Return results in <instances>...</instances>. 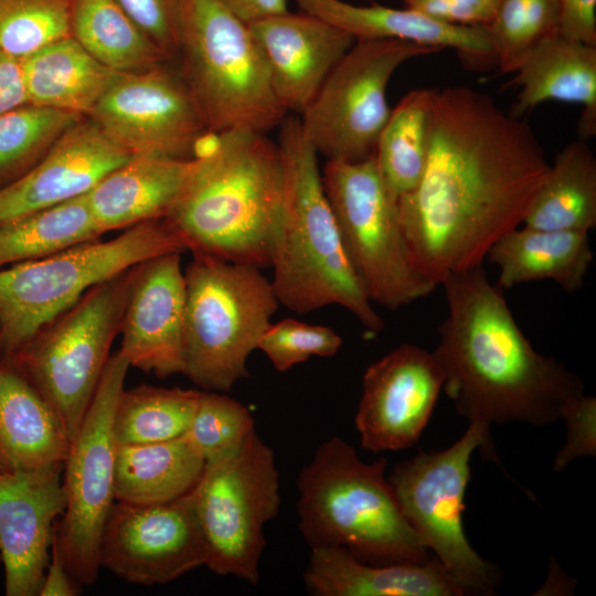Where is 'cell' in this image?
I'll return each mask as SVG.
<instances>
[{
    "label": "cell",
    "instance_id": "6da1fadb",
    "mask_svg": "<svg viewBox=\"0 0 596 596\" xmlns=\"http://www.w3.org/2000/svg\"><path fill=\"white\" fill-rule=\"evenodd\" d=\"M549 167L531 127L490 96L436 89L422 178L398 198L417 270L438 286L482 265L493 243L522 225Z\"/></svg>",
    "mask_w": 596,
    "mask_h": 596
},
{
    "label": "cell",
    "instance_id": "7a4b0ae2",
    "mask_svg": "<svg viewBox=\"0 0 596 596\" xmlns=\"http://www.w3.org/2000/svg\"><path fill=\"white\" fill-rule=\"evenodd\" d=\"M441 285L447 316L433 354L458 414L488 427L560 421L565 406L584 394L583 380L533 348L482 265L453 274Z\"/></svg>",
    "mask_w": 596,
    "mask_h": 596
},
{
    "label": "cell",
    "instance_id": "3957f363",
    "mask_svg": "<svg viewBox=\"0 0 596 596\" xmlns=\"http://www.w3.org/2000/svg\"><path fill=\"white\" fill-rule=\"evenodd\" d=\"M198 155V170L163 220L192 253L269 266L284 194L278 145L234 130L214 135Z\"/></svg>",
    "mask_w": 596,
    "mask_h": 596
},
{
    "label": "cell",
    "instance_id": "277c9868",
    "mask_svg": "<svg viewBox=\"0 0 596 596\" xmlns=\"http://www.w3.org/2000/svg\"><path fill=\"white\" fill-rule=\"evenodd\" d=\"M277 145L284 194L269 266L279 304L299 313L338 305L369 331L380 332L384 321L347 255L323 189L318 152L305 137L299 117L283 119Z\"/></svg>",
    "mask_w": 596,
    "mask_h": 596
},
{
    "label": "cell",
    "instance_id": "5b68a950",
    "mask_svg": "<svg viewBox=\"0 0 596 596\" xmlns=\"http://www.w3.org/2000/svg\"><path fill=\"white\" fill-rule=\"evenodd\" d=\"M386 465L384 457L363 462L338 436L318 446L297 479L298 526L310 549L340 546L376 565L429 558L396 502Z\"/></svg>",
    "mask_w": 596,
    "mask_h": 596
},
{
    "label": "cell",
    "instance_id": "8992f818",
    "mask_svg": "<svg viewBox=\"0 0 596 596\" xmlns=\"http://www.w3.org/2000/svg\"><path fill=\"white\" fill-rule=\"evenodd\" d=\"M183 372L212 392L247 377V360L279 301L259 267L193 253L184 270Z\"/></svg>",
    "mask_w": 596,
    "mask_h": 596
},
{
    "label": "cell",
    "instance_id": "52a82bcc",
    "mask_svg": "<svg viewBox=\"0 0 596 596\" xmlns=\"http://www.w3.org/2000/svg\"><path fill=\"white\" fill-rule=\"evenodd\" d=\"M184 243L161 220L143 222L108 241H89L0 268V353L9 358L94 286L147 260L183 253Z\"/></svg>",
    "mask_w": 596,
    "mask_h": 596
},
{
    "label": "cell",
    "instance_id": "ba28073f",
    "mask_svg": "<svg viewBox=\"0 0 596 596\" xmlns=\"http://www.w3.org/2000/svg\"><path fill=\"white\" fill-rule=\"evenodd\" d=\"M178 55L210 132L266 134L288 115L248 26L217 0H185Z\"/></svg>",
    "mask_w": 596,
    "mask_h": 596
},
{
    "label": "cell",
    "instance_id": "9c48e42d",
    "mask_svg": "<svg viewBox=\"0 0 596 596\" xmlns=\"http://www.w3.org/2000/svg\"><path fill=\"white\" fill-rule=\"evenodd\" d=\"M134 270L135 266L91 288L6 358L54 409L71 439L110 358Z\"/></svg>",
    "mask_w": 596,
    "mask_h": 596
},
{
    "label": "cell",
    "instance_id": "30bf717a",
    "mask_svg": "<svg viewBox=\"0 0 596 596\" xmlns=\"http://www.w3.org/2000/svg\"><path fill=\"white\" fill-rule=\"evenodd\" d=\"M190 493L205 544V566L216 575L257 584L264 529L280 507L273 449L254 429L232 451L205 461Z\"/></svg>",
    "mask_w": 596,
    "mask_h": 596
},
{
    "label": "cell",
    "instance_id": "8fae6325",
    "mask_svg": "<svg viewBox=\"0 0 596 596\" xmlns=\"http://www.w3.org/2000/svg\"><path fill=\"white\" fill-rule=\"evenodd\" d=\"M477 448L494 458L489 427L469 423L449 448L419 450L396 465L387 478L403 515L435 553L460 595L493 594L500 576L497 567L472 549L462 526L469 461Z\"/></svg>",
    "mask_w": 596,
    "mask_h": 596
},
{
    "label": "cell",
    "instance_id": "7c38bea8",
    "mask_svg": "<svg viewBox=\"0 0 596 596\" xmlns=\"http://www.w3.org/2000/svg\"><path fill=\"white\" fill-rule=\"evenodd\" d=\"M322 184L347 255L370 300L396 310L436 289L414 266L398 215V199L384 184L374 155L328 160Z\"/></svg>",
    "mask_w": 596,
    "mask_h": 596
},
{
    "label": "cell",
    "instance_id": "4fadbf2b",
    "mask_svg": "<svg viewBox=\"0 0 596 596\" xmlns=\"http://www.w3.org/2000/svg\"><path fill=\"white\" fill-rule=\"evenodd\" d=\"M129 368L120 351L110 355L63 464L66 505L54 540L79 587L94 584L100 570L99 541L115 500L113 418Z\"/></svg>",
    "mask_w": 596,
    "mask_h": 596
},
{
    "label": "cell",
    "instance_id": "5bb4252c",
    "mask_svg": "<svg viewBox=\"0 0 596 596\" xmlns=\"http://www.w3.org/2000/svg\"><path fill=\"white\" fill-rule=\"evenodd\" d=\"M439 50L397 39L356 40L300 115L301 130L328 160L374 155L391 108L386 89L405 62Z\"/></svg>",
    "mask_w": 596,
    "mask_h": 596
},
{
    "label": "cell",
    "instance_id": "9a60e30c",
    "mask_svg": "<svg viewBox=\"0 0 596 596\" xmlns=\"http://www.w3.org/2000/svg\"><path fill=\"white\" fill-rule=\"evenodd\" d=\"M168 63L120 73L87 116L130 155L193 158L212 134L180 71Z\"/></svg>",
    "mask_w": 596,
    "mask_h": 596
},
{
    "label": "cell",
    "instance_id": "2e32d148",
    "mask_svg": "<svg viewBox=\"0 0 596 596\" xmlns=\"http://www.w3.org/2000/svg\"><path fill=\"white\" fill-rule=\"evenodd\" d=\"M98 556L100 568L139 585L167 584L205 566V544L190 491L161 503L114 502Z\"/></svg>",
    "mask_w": 596,
    "mask_h": 596
},
{
    "label": "cell",
    "instance_id": "e0dca14e",
    "mask_svg": "<svg viewBox=\"0 0 596 596\" xmlns=\"http://www.w3.org/2000/svg\"><path fill=\"white\" fill-rule=\"evenodd\" d=\"M443 384L433 352L412 343L371 363L354 418L361 446L373 453L411 447L427 425Z\"/></svg>",
    "mask_w": 596,
    "mask_h": 596
},
{
    "label": "cell",
    "instance_id": "ac0fdd59",
    "mask_svg": "<svg viewBox=\"0 0 596 596\" xmlns=\"http://www.w3.org/2000/svg\"><path fill=\"white\" fill-rule=\"evenodd\" d=\"M66 505L63 464L0 469V555L7 596H39L56 519Z\"/></svg>",
    "mask_w": 596,
    "mask_h": 596
},
{
    "label": "cell",
    "instance_id": "d6986e66",
    "mask_svg": "<svg viewBox=\"0 0 596 596\" xmlns=\"http://www.w3.org/2000/svg\"><path fill=\"white\" fill-rule=\"evenodd\" d=\"M181 254L135 266L119 351L130 366L164 379L183 372L185 279Z\"/></svg>",
    "mask_w": 596,
    "mask_h": 596
},
{
    "label": "cell",
    "instance_id": "ffe728a7",
    "mask_svg": "<svg viewBox=\"0 0 596 596\" xmlns=\"http://www.w3.org/2000/svg\"><path fill=\"white\" fill-rule=\"evenodd\" d=\"M131 156L82 118L35 166L0 188V226L88 193Z\"/></svg>",
    "mask_w": 596,
    "mask_h": 596
},
{
    "label": "cell",
    "instance_id": "44dd1931",
    "mask_svg": "<svg viewBox=\"0 0 596 596\" xmlns=\"http://www.w3.org/2000/svg\"><path fill=\"white\" fill-rule=\"evenodd\" d=\"M266 60L274 93L301 115L355 43V38L310 13L286 12L247 25Z\"/></svg>",
    "mask_w": 596,
    "mask_h": 596
},
{
    "label": "cell",
    "instance_id": "7402d4cb",
    "mask_svg": "<svg viewBox=\"0 0 596 596\" xmlns=\"http://www.w3.org/2000/svg\"><path fill=\"white\" fill-rule=\"evenodd\" d=\"M199 164V155L193 158L132 155L86 193L97 226L105 234L164 219Z\"/></svg>",
    "mask_w": 596,
    "mask_h": 596
},
{
    "label": "cell",
    "instance_id": "603a6c76",
    "mask_svg": "<svg viewBox=\"0 0 596 596\" xmlns=\"http://www.w3.org/2000/svg\"><path fill=\"white\" fill-rule=\"evenodd\" d=\"M304 12L349 32L355 40L397 39L437 50L454 49L468 62L496 61L487 26L450 25L409 8L356 6L341 0H296Z\"/></svg>",
    "mask_w": 596,
    "mask_h": 596
},
{
    "label": "cell",
    "instance_id": "cb8c5ba5",
    "mask_svg": "<svg viewBox=\"0 0 596 596\" xmlns=\"http://www.w3.org/2000/svg\"><path fill=\"white\" fill-rule=\"evenodd\" d=\"M304 581L317 596H458L437 557L376 565L340 546L312 547Z\"/></svg>",
    "mask_w": 596,
    "mask_h": 596
},
{
    "label": "cell",
    "instance_id": "d4e9b609",
    "mask_svg": "<svg viewBox=\"0 0 596 596\" xmlns=\"http://www.w3.org/2000/svg\"><path fill=\"white\" fill-rule=\"evenodd\" d=\"M71 438L22 373L0 358V467L34 471L64 464Z\"/></svg>",
    "mask_w": 596,
    "mask_h": 596
},
{
    "label": "cell",
    "instance_id": "484cf974",
    "mask_svg": "<svg viewBox=\"0 0 596 596\" xmlns=\"http://www.w3.org/2000/svg\"><path fill=\"white\" fill-rule=\"evenodd\" d=\"M520 87L512 115L521 116L546 100L583 106L581 139L596 135V46L561 33L540 43L515 72Z\"/></svg>",
    "mask_w": 596,
    "mask_h": 596
},
{
    "label": "cell",
    "instance_id": "4316f807",
    "mask_svg": "<svg viewBox=\"0 0 596 596\" xmlns=\"http://www.w3.org/2000/svg\"><path fill=\"white\" fill-rule=\"evenodd\" d=\"M589 233L541 230L520 225L498 238L488 251L499 269L497 286L552 280L564 291L582 289L594 262Z\"/></svg>",
    "mask_w": 596,
    "mask_h": 596
},
{
    "label": "cell",
    "instance_id": "83f0119b",
    "mask_svg": "<svg viewBox=\"0 0 596 596\" xmlns=\"http://www.w3.org/2000/svg\"><path fill=\"white\" fill-rule=\"evenodd\" d=\"M29 104L87 117L119 76L73 36L54 41L20 60Z\"/></svg>",
    "mask_w": 596,
    "mask_h": 596
},
{
    "label": "cell",
    "instance_id": "f1b7e54d",
    "mask_svg": "<svg viewBox=\"0 0 596 596\" xmlns=\"http://www.w3.org/2000/svg\"><path fill=\"white\" fill-rule=\"evenodd\" d=\"M204 465L184 435L160 443L116 445L115 500L135 504L174 500L194 487Z\"/></svg>",
    "mask_w": 596,
    "mask_h": 596
},
{
    "label": "cell",
    "instance_id": "f546056e",
    "mask_svg": "<svg viewBox=\"0 0 596 596\" xmlns=\"http://www.w3.org/2000/svg\"><path fill=\"white\" fill-rule=\"evenodd\" d=\"M522 225L585 233L596 228V158L585 140L567 143L550 163Z\"/></svg>",
    "mask_w": 596,
    "mask_h": 596
},
{
    "label": "cell",
    "instance_id": "4dcf8cb0",
    "mask_svg": "<svg viewBox=\"0 0 596 596\" xmlns=\"http://www.w3.org/2000/svg\"><path fill=\"white\" fill-rule=\"evenodd\" d=\"M71 36L98 62L120 73L171 61L116 0H72Z\"/></svg>",
    "mask_w": 596,
    "mask_h": 596
},
{
    "label": "cell",
    "instance_id": "1f68e13d",
    "mask_svg": "<svg viewBox=\"0 0 596 596\" xmlns=\"http://www.w3.org/2000/svg\"><path fill=\"white\" fill-rule=\"evenodd\" d=\"M435 88L406 94L391 110L374 151L380 175L395 196L412 191L419 182L428 153L429 120Z\"/></svg>",
    "mask_w": 596,
    "mask_h": 596
},
{
    "label": "cell",
    "instance_id": "d6a6232c",
    "mask_svg": "<svg viewBox=\"0 0 596 596\" xmlns=\"http://www.w3.org/2000/svg\"><path fill=\"white\" fill-rule=\"evenodd\" d=\"M86 194L0 226V268L98 240Z\"/></svg>",
    "mask_w": 596,
    "mask_h": 596
},
{
    "label": "cell",
    "instance_id": "836d02e7",
    "mask_svg": "<svg viewBox=\"0 0 596 596\" xmlns=\"http://www.w3.org/2000/svg\"><path fill=\"white\" fill-rule=\"evenodd\" d=\"M201 393L152 385L124 389L113 418L116 445L160 443L183 436Z\"/></svg>",
    "mask_w": 596,
    "mask_h": 596
},
{
    "label": "cell",
    "instance_id": "e575fe53",
    "mask_svg": "<svg viewBox=\"0 0 596 596\" xmlns=\"http://www.w3.org/2000/svg\"><path fill=\"white\" fill-rule=\"evenodd\" d=\"M84 117L32 104L0 116V188L35 166Z\"/></svg>",
    "mask_w": 596,
    "mask_h": 596
},
{
    "label": "cell",
    "instance_id": "d590c367",
    "mask_svg": "<svg viewBox=\"0 0 596 596\" xmlns=\"http://www.w3.org/2000/svg\"><path fill=\"white\" fill-rule=\"evenodd\" d=\"M561 21V0H500L487 29L501 72L515 73L540 43L560 33Z\"/></svg>",
    "mask_w": 596,
    "mask_h": 596
},
{
    "label": "cell",
    "instance_id": "8d00e7d4",
    "mask_svg": "<svg viewBox=\"0 0 596 596\" xmlns=\"http://www.w3.org/2000/svg\"><path fill=\"white\" fill-rule=\"evenodd\" d=\"M72 0H0V50L19 60L71 36Z\"/></svg>",
    "mask_w": 596,
    "mask_h": 596
},
{
    "label": "cell",
    "instance_id": "74e56055",
    "mask_svg": "<svg viewBox=\"0 0 596 596\" xmlns=\"http://www.w3.org/2000/svg\"><path fill=\"white\" fill-rule=\"evenodd\" d=\"M254 429V417L244 404L219 392L202 391L184 436L207 461L238 447Z\"/></svg>",
    "mask_w": 596,
    "mask_h": 596
},
{
    "label": "cell",
    "instance_id": "f35d334b",
    "mask_svg": "<svg viewBox=\"0 0 596 596\" xmlns=\"http://www.w3.org/2000/svg\"><path fill=\"white\" fill-rule=\"evenodd\" d=\"M341 345L342 338L331 328L288 318L269 324L257 350L283 373L311 356H333Z\"/></svg>",
    "mask_w": 596,
    "mask_h": 596
},
{
    "label": "cell",
    "instance_id": "ab89813d",
    "mask_svg": "<svg viewBox=\"0 0 596 596\" xmlns=\"http://www.w3.org/2000/svg\"><path fill=\"white\" fill-rule=\"evenodd\" d=\"M171 60L178 56L185 0H116Z\"/></svg>",
    "mask_w": 596,
    "mask_h": 596
},
{
    "label": "cell",
    "instance_id": "60d3db41",
    "mask_svg": "<svg viewBox=\"0 0 596 596\" xmlns=\"http://www.w3.org/2000/svg\"><path fill=\"white\" fill-rule=\"evenodd\" d=\"M566 441L554 459V470L562 471L575 459L596 454V398L581 395L564 408Z\"/></svg>",
    "mask_w": 596,
    "mask_h": 596
},
{
    "label": "cell",
    "instance_id": "b9f144b4",
    "mask_svg": "<svg viewBox=\"0 0 596 596\" xmlns=\"http://www.w3.org/2000/svg\"><path fill=\"white\" fill-rule=\"evenodd\" d=\"M500 0H404L406 8L438 22L461 26H487Z\"/></svg>",
    "mask_w": 596,
    "mask_h": 596
},
{
    "label": "cell",
    "instance_id": "7bdbcfd3",
    "mask_svg": "<svg viewBox=\"0 0 596 596\" xmlns=\"http://www.w3.org/2000/svg\"><path fill=\"white\" fill-rule=\"evenodd\" d=\"M560 33L596 46V0H561Z\"/></svg>",
    "mask_w": 596,
    "mask_h": 596
},
{
    "label": "cell",
    "instance_id": "ee69618b",
    "mask_svg": "<svg viewBox=\"0 0 596 596\" xmlns=\"http://www.w3.org/2000/svg\"><path fill=\"white\" fill-rule=\"evenodd\" d=\"M29 104L21 62L0 50V116Z\"/></svg>",
    "mask_w": 596,
    "mask_h": 596
},
{
    "label": "cell",
    "instance_id": "f6af8a7d",
    "mask_svg": "<svg viewBox=\"0 0 596 596\" xmlns=\"http://www.w3.org/2000/svg\"><path fill=\"white\" fill-rule=\"evenodd\" d=\"M78 592L79 586L68 573L53 535L50 561L39 596H74Z\"/></svg>",
    "mask_w": 596,
    "mask_h": 596
},
{
    "label": "cell",
    "instance_id": "bcb514c9",
    "mask_svg": "<svg viewBox=\"0 0 596 596\" xmlns=\"http://www.w3.org/2000/svg\"><path fill=\"white\" fill-rule=\"evenodd\" d=\"M246 25L288 12L287 0H217Z\"/></svg>",
    "mask_w": 596,
    "mask_h": 596
},
{
    "label": "cell",
    "instance_id": "7dc6e473",
    "mask_svg": "<svg viewBox=\"0 0 596 596\" xmlns=\"http://www.w3.org/2000/svg\"><path fill=\"white\" fill-rule=\"evenodd\" d=\"M0 469H2V468L0 467Z\"/></svg>",
    "mask_w": 596,
    "mask_h": 596
}]
</instances>
